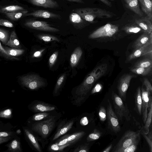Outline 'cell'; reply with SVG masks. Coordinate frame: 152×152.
Segmentation results:
<instances>
[{
	"label": "cell",
	"instance_id": "obj_1",
	"mask_svg": "<svg viewBox=\"0 0 152 152\" xmlns=\"http://www.w3.org/2000/svg\"><path fill=\"white\" fill-rule=\"evenodd\" d=\"M107 69V65L102 64L96 66L87 76L83 82L77 87L73 94V104L79 106L85 102L93 85L106 73Z\"/></svg>",
	"mask_w": 152,
	"mask_h": 152
},
{
	"label": "cell",
	"instance_id": "obj_2",
	"mask_svg": "<svg viewBox=\"0 0 152 152\" xmlns=\"http://www.w3.org/2000/svg\"><path fill=\"white\" fill-rule=\"evenodd\" d=\"M78 14L82 18L91 23L98 21L97 18H108L113 17L115 14L113 12L102 9L95 7H84L76 8L72 10Z\"/></svg>",
	"mask_w": 152,
	"mask_h": 152
},
{
	"label": "cell",
	"instance_id": "obj_3",
	"mask_svg": "<svg viewBox=\"0 0 152 152\" xmlns=\"http://www.w3.org/2000/svg\"><path fill=\"white\" fill-rule=\"evenodd\" d=\"M86 134L84 132L81 131L66 135L50 145L48 150L51 151H62L65 148L80 140Z\"/></svg>",
	"mask_w": 152,
	"mask_h": 152
},
{
	"label": "cell",
	"instance_id": "obj_4",
	"mask_svg": "<svg viewBox=\"0 0 152 152\" xmlns=\"http://www.w3.org/2000/svg\"><path fill=\"white\" fill-rule=\"evenodd\" d=\"M56 122L55 117L50 116L44 120L36 122L33 124L31 129L42 138L46 139L54 128Z\"/></svg>",
	"mask_w": 152,
	"mask_h": 152
},
{
	"label": "cell",
	"instance_id": "obj_5",
	"mask_svg": "<svg viewBox=\"0 0 152 152\" xmlns=\"http://www.w3.org/2000/svg\"><path fill=\"white\" fill-rule=\"evenodd\" d=\"M111 98L114 108V111L118 119L121 121L125 117L128 121L130 120L131 115L126 104H124L121 97L113 91Z\"/></svg>",
	"mask_w": 152,
	"mask_h": 152
},
{
	"label": "cell",
	"instance_id": "obj_6",
	"mask_svg": "<svg viewBox=\"0 0 152 152\" xmlns=\"http://www.w3.org/2000/svg\"><path fill=\"white\" fill-rule=\"evenodd\" d=\"M22 85L30 90H34L44 87L45 83L44 80L37 75H30L20 77Z\"/></svg>",
	"mask_w": 152,
	"mask_h": 152
},
{
	"label": "cell",
	"instance_id": "obj_7",
	"mask_svg": "<svg viewBox=\"0 0 152 152\" xmlns=\"http://www.w3.org/2000/svg\"><path fill=\"white\" fill-rule=\"evenodd\" d=\"M140 131V129L137 131L129 130L126 132L112 151L118 152L119 150L129 146L141 134Z\"/></svg>",
	"mask_w": 152,
	"mask_h": 152
},
{
	"label": "cell",
	"instance_id": "obj_8",
	"mask_svg": "<svg viewBox=\"0 0 152 152\" xmlns=\"http://www.w3.org/2000/svg\"><path fill=\"white\" fill-rule=\"evenodd\" d=\"M118 30V27L116 25L108 23L98 28L89 36L90 39H96L105 37H112Z\"/></svg>",
	"mask_w": 152,
	"mask_h": 152
},
{
	"label": "cell",
	"instance_id": "obj_9",
	"mask_svg": "<svg viewBox=\"0 0 152 152\" xmlns=\"http://www.w3.org/2000/svg\"><path fill=\"white\" fill-rule=\"evenodd\" d=\"M108 104L107 110L108 127L112 131L117 133L121 131L119 119L114 112L110 100H107Z\"/></svg>",
	"mask_w": 152,
	"mask_h": 152
},
{
	"label": "cell",
	"instance_id": "obj_10",
	"mask_svg": "<svg viewBox=\"0 0 152 152\" xmlns=\"http://www.w3.org/2000/svg\"><path fill=\"white\" fill-rule=\"evenodd\" d=\"M136 77L134 75L126 74L123 75L119 79L117 88L119 96L123 100H126L127 91L131 80Z\"/></svg>",
	"mask_w": 152,
	"mask_h": 152
},
{
	"label": "cell",
	"instance_id": "obj_11",
	"mask_svg": "<svg viewBox=\"0 0 152 152\" xmlns=\"http://www.w3.org/2000/svg\"><path fill=\"white\" fill-rule=\"evenodd\" d=\"M24 25L28 28L43 31L57 32L59 31V29L52 27L45 21L29 20L26 21Z\"/></svg>",
	"mask_w": 152,
	"mask_h": 152
},
{
	"label": "cell",
	"instance_id": "obj_12",
	"mask_svg": "<svg viewBox=\"0 0 152 152\" xmlns=\"http://www.w3.org/2000/svg\"><path fill=\"white\" fill-rule=\"evenodd\" d=\"M152 41H151L141 47L135 50L128 56L127 61H130L137 58L147 56L152 57Z\"/></svg>",
	"mask_w": 152,
	"mask_h": 152
},
{
	"label": "cell",
	"instance_id": "obj_13",
	"mask_svg": "<svg viewBox=\"0 0 152 152\" xmlns=\"http://www.w3.org/2000/svg\"><path fill=\"white\" fill-rule=\"evenodd\" d=\"M141 89L142 97V114L143 122L145 124L148 114V109L150 97L151 94L143 85Z\"/></svg>",
	"mask_w": 152,
	"mask_h": 152
},
{
	"label": "cell",
	"instance_id": "obj_14",
	"mask_svg": "<svg viewBox=\"0 0 152 152\" xmlns=\"http://www.w3.org/2000/svg\"><path fill=\"white\" fill-rule=\"evenodd\" d=\"M29 109L35 112H44L52 111L56 110L55 106L40 101L33 102L28 106Z\"/></svg>",
	"mask_w": 152,
	"mask_h": 152
},
{
	"label": "cell",
	"instance_id": "obj_15",
	"mask_svg": "<svg viewBox=\"0 0 152 152\" xmlns=\"http://www.w3.org/2000/svg\"><path fill=\"white\" fill-rule=\"evenodd\" d=\"M32 16L34 17L45 18H52L61 19L60 15L44 10H38L26 14L24 16Z\"/></svg>",
	"mask_w": 152,
	"mask_h": 152
},
{
	"label": "cell",
	"instance_id": "obj_16",
	"mask_svg": "<svg viewBox=\"0 0 152 152\" xmlns=\"http://www.w3.org/2000/svg\"><path fill=\"white\" fill-rule=\"evenodd\" d=\"M70 22L76 28H82L88 25L89 22L82 18L78 14L72 12L69 16Z\"/></svg>",
	"mask_w": 152,
	"mask_h": 152
},
{
	"label": "cell",
	"instance_id": "obj_17",
	"mask_svg": "<svg viewBox=\"0 0 152 152\" xmlns=\"http://www.w3.org/2000/svg\"><path fill=\"white\" fill-rule=\"evenodd\" d=\"M75 122L74 120H70L59 126L53 137L52 140H55L69 131L72 127Z\"/></svg>",
	"mask_w": 152,
	"mask_h": 152
},
{
	"label": "cell",
	"instance_id": "obj_18",
	"mask_svg": "<svg viewBox=\"0 0 152 152\" xmlns=\"http://www.w3.org/2000/svg\"><path fill=\"white\" fill-rule=\"evenodd\" d=\"M33 5L45 8H56L59 5L54 0H25Z\"/></svg>",
	"mask_w": 152,
	"mask_h": 152
},
{
	"label": "cell",
	"instance_id": "obj_19",
	"mask_svg": "<svg viewBox=\"0 0 152 152\" xmlns=\"http://www.w3.org/2000/svg\"><path fill=\"white\" fill-rule=\"evenodd\" d=\"M24 134L27 139L34 149L38 152H41L42 149L36 137L32 131L28 128L23 127Z\"/></svg>",
	"mask_w": 152,
	"mask_h": 152
},
{
	"label": "cell",
	"instance_id": "obj_20",
	"mask_svg": "<svg viewBox=\"0 0 152 152\" xmlns=\"http://www.w3.org/2000/svg\"><path fill=\"white\" fill-rule=\"evenodd\" d=\"M151 41H152V32L150 34L144 32L133 43L132 47L135 50Z\"/></svg>",
	"mask_w": 152,
	"mask_h": 152
},
{
	"label": "cell",
	"instance_id": "obj_21",
	"mask_svg": "<svg viewBox=\"0 0 152 152\" xmlns=\"http://www.w3.org/2000/svg\"><path fill=\"white\" fill-rule=\"evenodd\" d=\"M152 21L147 16L135 20L136 24L144 32L150 34L152 32Z\"/></svg>",
	"mask_w": 152,
	"mask_h": 152
},
{
	"label": "cell",
	"instance_id": "obj_22",
	"mask_svg": "<svg viewBox=\"0 0 152 152\" xmlns=\"http://www.w3.org/2000/svg\"><path fill=\"white\" fill-rule=\"evenodd\" d=\"M140 3L142 10L146 16L152 20V0H138Z\"/></svg>",
	"mask_w": 152,
	"mask_h": 152
},
{
	"label": "cell",
	"instance_id": "obj_23",
	"mask_svg": "<svg viewBox=\"0 0 152 152\" xmlns=\"http://www.w3.org/2000/svg\"><path fill=\"white\" fill-rule=\"evenodd\" d=\"M148 109L149 112L147 114V117L145 123V125L141 130L145 133L147 134L149 131V127L151 124L152 115V97L151 96L150 97Z\"/></svg>",
	"mask_w": 152,
	"mask_h": 152
},
{
	"label": "cell",
	"instance_id": "obj_24",
	"mask_svg": "<svg viewBox=\"0 0 152 152\" xmlns=\"http://www.w3.org/2000/svg\"><path fill=\"white\" fill-rule=\"evenodd\" d=\"M7 148L5 152H21L22 149L20 142L17 138H14L6 145Z\"/></svg>",
	"mask_w": 152,
	"mask_h": 152
},
{
	"label": "cell",
	"instance_id": "obj_25",
	"mask_svg": "<svg viewBox=\"0 0 152 152\" xmlns=\"http://www.w3.org/2000/svg\"><path fill=\"white\" fill-rule=\"evenodd\" d=\"M127 7L140 16L143 15L141 10L138 0H124Z\"/></svg>",
	"mask_w": 152,
	"mask_h": 152
},
{
	"label": "cell",
	"instance_id": "obj_26",
	"mask_svg": "<svg viewBox=\"0 0 152 152\" xmlns=\"http://www.w3.org/2000/svg\"><path fill=\"white\" fill-rule=\"evenodd\" d=\"M82 53V49L80 47L77 48L75 50L70 58V64L72 67H74L77 64Z\"/></svg>",
	"mask_w": 152,
	"mask_h": 152
},
{
	"label": "cell",
	"instance_id": "obj_27",
	"mask_svg": "<svg viewBox=\"0 0 152 152\" xmlns=\"http://www.w3.org/2000/svg\"><path fill=\"white\" fill-rule=\"evenodd\" d=\"M26 10L22 7L16 5L7 6L0 5V12L5 14L7 13L16 12Z\"/></svg>",
	"mask_w": 152,
	"mask_h": 152
},
{
	"label": "cell",
	"instance_id": "obj_28",
	"mask_svg": "<svg viewBox=\"0 0 152 152\" xmlns=\"http://www.w3.org/2000/svg\"><path fill=\"white\" fill-rule=\"evenodd\" d=\"M135 107L140 115H142V97L141 87L137 88L134 96Z\"/></svg>",
	"mask_w": 152,
	"mask_h": 152
},
{
	"label": "cell",
	"instance_id": "obj_29",
	"mask_svg": "<svg viewBox=\"0 0 152 152\" xmlns=\"http://www.w3.org/2000/svg\"><path fill=\"white\" fill-rule=\"evenodd\" d=\"M5 45L12 48H20V42L18 39L16 34L15 31H13L12 32L10 39Z\"/></svg>",
	"mask_w": 152,
	"mask_h": 152
},
{
	"label": "cell",
	"instance_id": "obj_30",
	"mask_svg": "<svg viewBox=\"0 0 152 152\" xmlns=\"http://www.w3.org/2000/svg\"><path fill=\"white\" fill-rule=\"evenodd\" d=\"M152 68V67L148 68L133 67L131 68L130 70L132 72L137 74L146 76L149 75L151 73Z\"/></svg>",
	"mask_w": 152,
	"mask_h": 152
},
{
	"label": "cell",
	"instance_id": "obj_31",
	"mask_svg": "<svg viewBox=\"0 0 152 152\" xmlns=\"http://www.w3.org/2000/svg\"><path fill=\"white\" fill-rule=\"evenodd\" d=\"M141 134L129 146L119 150L118 152H134L137 149V146L140 141Z\"/></svg>",
	"mask_w": 152,
	"mask_h": 152
},
{
	"label": "cell",
	"instance_id": "obj_32",
	"mask_svg": "<svg viewBox=\"0 0 152 152\" xmlns=\"http://www.w3.org/2000/svg\"><path fill=\"white\" fill-rule=\"evenodd\" d=\"M28 10L21 11L19 12L7 13L5 14L6 16L9 18L13 20H16L20 19L22 16L27 13Z\"/></svg>",
	"mask_w": 152,
	"mask_h": 152
},
{
	"label": "cell",
	"instance_id": "obj_33",
	"mask_svg": "<svg viewBox=\"0 0 152 152\" xmlns=\"http://www.w3.org/2000/svg\"><path fill=\"white\" fill-rule=\"evenodd\" d=\"M134 67L148 68L152 67V61L151 58H146L142 59L136 62Z\"/></svg>",
	"mask_w": 152,
	"mask_h": 152
},
{
	"label": "cell",
	"instance_id": "obj_34",
	"mask_svg": "<svg viewBox=\"0 0 152 152\" xmlns=\"http://www.w3.org/2000/svg\"><path fill=\"white\" fill-rule=\"evenodd\" d=\"M50 116V113L48 112H39L33 115L31 119L34 121H39L44 120Z\"/></svg>",
	"mask_w": 152,
	"mask_h": 152
},
{
	"label": "cell",
	"instance_id": "obj_35",
	"mask_svg": "<svg viewBox=\"0 0 152 152\" xmlns=\"http://www.w3.org/2000/svg\"><path fill=\"white\" fill-rule=\"evenodd\" d=\"M102 133L99 130L95 129L87 137V141L90 142L98 139L102 135Z\"/></svg>",
	"mask_w": 152,
	"mask_h": 152
},
{
	"label": "cell",
	"instance_id": "obj_36",
	"mask_svg": "<svg viewBox=\"0 0 152 152\" xmlns=\"http://www.w3.org/2000/svg\"><path fill=\"white\" fill-rule=\"evenodd\" d=\"M4 48L6 50L8 56H19L22 54L24 51L23 50L21 49L11 48Z\"/></svg>",
	"mask_w": 152,
	"mask_h": 152
},
{
	"label": "cell",
	"instance_id": "obj_37",
	"mask_svg": "<svg viewBox=\"0 0 152 152\" xmlns=\"http://www.w3.org/2000/svg\"><path fill=\"white\" fill-rule=\"evenodd\" d=\"M66 74H64L61 75L58 79L53 92V95L56 96L58 95L59 91L61 88L65 77Z\"/></svg>",
	"mask_w": 152,
	"mask_h": 152
},
{
	"label": "cell",
	"instance_id": "obj_38",
	"mask_svg": "<svg viewBox=\"0 0 152 152\" xmlns=\"http://www.w3.org/2000/svg\"><path fill=\"white\" fill-rule=\"evenodd\" d=\"M38 38L40 40L45 42L53 41L59 42V39L56 37L47 34H39L37 35Z\"/></svg>",
	"mask_w": 152,
	"mask_h": 152
},
{
	"label": "cell",
	"instance_id": "obj_39",
	"mask_svg": "<svg viewBox=\"0 0 152 152\" xmlns=\"http://www.w3.org/2000/svg\"><path fill=\"white\" fill-rule=\"evenodd\" d=\"M123 29L126 33L129 34L137 33L143 31L138 26L132 25L125 26Z\"/></svg>",
	"mask_w": 152,
	"mask_h": 152
},
{
	"label": "cell",
	"instance_id": "obj_40",
	"mask_svg": "<svg viewBox=\"0 0 152 152\" xmlns=\"http://www.w3.org/2000/svg\"><path fill=\"white\" fill-rule=\"evenodd\" d=\"M140 134L142 135L147 142L150 152H152V131H149L147 134L145 133L140 129Z\"/></svg>",
	"mask_w": 152,
	"mask_h": 152
},
{
	"label": "cell",
	"instance_id": "obj_41",
	"mask_svg": "<svg viewBox=\"0 0 152 152\" xmlns=\"http://www.w3.org/2000/svg\"><path fill=\"white\" fill-rule=\"evenodd\" d=\"M12 116V110L7 108L0 111V118L5 119H10Z\"/></svg>",
	"mask_w": 152,
	"mask_h": 152
},
{
	"label": "cell",
	"instance_id": "obj_42",
	"mask_svg": "<svg viewBox=\"0 0 152 152\" xmlns=\"http://www.w3.org/2000/svg\"><path fill=\"white\" fill-rule=\"evenodd\" d=\"M89 143H85L79 145L74 150V152H88L89 151Z\"/></svg>",
	"mask_w": 152,
	"mask_h": 152
},
{
	"label": "cell",
	"instance_id": "obj_43",
	"mask_svg": "<svg viewBox=\"0 0 152 152\" xmlns=\"http://www.w3.org/2000/svg\"><path fill=\"white\" fill-rule=\"evenodd\" d=\"M9 35L6 30L0 28V40L3 44H6L8 41Z\"/></svg>",
	"mask_w": 152,
	"mask_h": 152
},
{
	"label": "cell",
	"instance_id": "obj_44",
	"mask_svg": "<svg viewBox=\"0 0 152 152\" xmlns=\"http://www.w3.org/2000/svg\"><path fill=\"white\" fill-rule=\"evenodd\" d=\"M98 115L100 120L102 122L104 121L107 119V111L104 107H100L98 111Z\"/></svg>",
	"mask_w": 152,
	"mask_h": 152
},
{
	"label": "cell",
	"instance_id": "obj_45",
	"mask_svg": "<svg viewBox=\"0 0 152 152\" xmlns=\"http://www.w3.org/2000/svg\"><path fill=\"white\" fill-rule=\"evenodd\" d=\"M58 52L57 51L54 52L50 56L49 59V64L51 68L54 65L57 59Z\"/></svg>",
	"mask_w": 152,
	"mask_h": 152
},
{
	"label": "cell",
	"instance_id": "obj_46",
	"mask_svg": "<svg viewBox=\"0 0 152 152\" xmlns=\"http://www.w3.org/2000/svg\"><path fill=\"white\" fill-rule=\"evenodd\" d=\"M15 133L13 132L7 131L0 132V137H15Z\"/></svg>",
	"mask_w": 152,
	"mask_h": 152
},
{
	"label": "cell",
	"instance_id": "obj_47",
	"mask_svg": "<svg viewBox=\"0 0 152 152\" xmlns=\"http://www.w3.org/2000/svg\"><path fill=\"white\" fill-rule=\"evenodd\" d=\"M143 85L149 91L151 94H152V86L150 82L148 79L145 78L143 79Z\"/></svg>",
	"mask_w": 152,
	"mask_h": 152
},
{
	"label": "cell",
	"instance_id": "obj_48",
	"mask_svg": "<svg viewBox=\"0 0 152 152\" xmlns=\"http://www.w3.org/2000/svg\"><path fill=\"white\" fill-rule=\"evenodd\" d=\"M0 25L10 28L14 27L12 23L9 21L2 19H0Z\"/></svg>",
	"mask_w": 152,
	"mask_h": 152
},
{
	"label": "cell",
	"instance_id": "obj_49",
	"mask_svg": "<svg viewBox=\"0 0 152 152\" xmlns=\"http://www.w3.org/2000/svg\"><path fill=\"white\" fill-rule=\"evenodd\" d=\"M102 85L99 83L96 84L91 91V93L92 94L100 92L102 88Z\"/></svg>",
	"mask_w": 152,
	"mask_h": 152
},
{
	"label": "cell",
	"instance_id": "obj_50",
	"mask_svg": "<svg viewBox=\"0 0 152 152\" xmlns=\"http://www.w3.org/2000/svg\"><path fill=\"white\" fill-rule=\"evenodd\" d=\"M89 123V120L88 118L86 116L83 117L80 119V124L82 126L87 125Z\"/></svg>",
	"mask_w": 152,
	"mask_h": 152
},
{
	"label": "cell",
	"instance_id": "obj_51",
	"mask_svg": "<svg viewBox=\"0 0 152 152\" xmlns=\"http://www.w3.org/2000/svg\"><path fill=\"white\" fill-rule=\"evenodd\" d=\"M14 137H0V145L12 139Z\"/></svg>",
	"mask_w": 152,
	"mask_h": 152
},
{
	"label": "cell",
	"instance_id": "obj_52",
	"mask_svg": "<svg viewBox=\"0 0 152 152\" xmlns=\"http://www.w3.org/2000/svg\"><path fill=\"white\" fill-rule=\"evenodd\" d=\"M45 50V49H42L40 50L35 52L33 55V57H38L42 55V53Z\"/></svg>",
	"mask_w": 152,
	"mask_h": 152
},
{
	"label": "cell",
	"instance_id": "obj_53",
	"mask_svg": "<svg viewBox=\"0 0 152 152\" xmlns=\"http://www.w3.org/2000/svg\"><path fill=\"white\" fill-rule=\"evenodd\" d=\"M0 53L3 55H5L7 56H8L7 53L4 49V48L1 45L0 42Z\"/></svg>",
	"mask_w": 152,
	"mask_h": 152
},
{
	"label": "cell",
	"instance_id": "obj_54",
	"mask_svg": "<svg viewBox=\"0 0 152 152\" xmlns=\"http://www.w3.org/2000/svg\"><path fill=\"white\" fill-rule=\"evenodd\" d=\"M101 2L103 3L106 5L108 6L109 7H111L112 4L109 1L107 0H99Z\"/></svg>",
	"mask_w": 152,
	"mask_h": 152
},
{
	"label": "cell",
	"instance_id": "obj_55",
	"mask_svg": "<svg viewBox=\"0 0 152 152\" xmlns=\"http://www.w3.org/2000/svg\"><path fill=\"white\" fill-rule=\"evenodd\" d=\"M113 147V145L112 144H110L106 148L104 149L102 151V152H109L111 150Z\"/></svg>",
	"mask_w": 152,
	"mask_h": 152
},
{
	"label": "cell",
	"instance_id": "obj_56",
	"mask_svg": "<svg viewBox=\"0 0 152 152\" xmlns=\"http://www.w3.org/2000/svg\"><path fill=\"white\" fill-rule=\"evenodd\" d=\"M68 1L78 3H84V2L82 0H64Z\"/></svg>",
	"mask_w": 152,
	"mask_h": 152
},
{
	"label": "cell",
	"instance_id": "obj_57",
	"mask_svg": "<svg viewBox=\"0 0 152 152\" xmlns=\"http://www.w3.org/2000/svg\"><path fill=\"white\" fill-rule=\"evenodd\" d=\"M111 0V1H114L115 0Z\"/></svg>",
	"mask_w": 152,
	"mask_h": 152
}]
</instances>
